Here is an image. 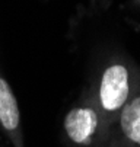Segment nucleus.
Returning a JSON list of instances; mask_svg holds the SVG:
<instances>
[{
  "label": "nucleus",
  "instance_id": "f257e3e1",
  "mask_svg": "<svg viewBox=\"0 0 140 147\" xmlns=\"http://www.w3.org/2000/svg\"><path fill=\"white\" fill-rule=\"evenodd\" d=\"M129 96V71L121 64L108 67L101 80L99 98L102 107L108 111L120 109Z\"/></svg>",
  "mask_w": 140,
  "mask_h": 147
},
{
  "label": "nucleus",
  "instance_id": "f03ea898",
  "mask_svg": "<svg viewBox=\"0 0 140 147\" xmlns=\"http://www.w3.org/2000/svg\"><path fill=\"white\" fill-rule=\"evenodd\" d=\"M98 117L95 111L89 108H76L66 115L64 128L70 140L74 143H86L88 138L95 133Z\"/></svg>",
  "mask_w": 140,
  "mask_h": 147
},
{
  "label": "nucleus",
  "instance_id": "7ed1b4c3",
  "mask_svg": "<svg viewBox=\"0 0 140 147\" xmlns=\"http://www.w3.org/2000/svg\"><path fill=\"white\" fill-rule=\"evenodd\" d=\"M0 122L9 131H13L19 125V108L16 99L5 79L0 77Z\"/></svg>",
  "mask_w": 140,
  "mask_h": 147
},
{
  "label": "nucleus",
  "instance_id": "20e7f679",
  "mask_svg": "<svg viewBox=\"0 0 140 147\" xmlns=\"http://www.w3.org/2000/svg\"><path fill=\"white\" fill-rule=\"evenodd\" d=\"M121 128L129 140L140 144V96L133 99L123 109Z\"/></svg>",
  "mask_w": 140,
  "mask_h": 147
}]
</instances>
